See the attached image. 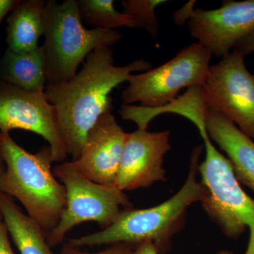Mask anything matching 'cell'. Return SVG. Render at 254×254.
I'll use <instances>...</instances> for the list:
<instances>
[{
    "label": "cell",
    "instance_id": "d4e9b609",
    "mask_svg": "<svg viewBox=\"0 0 254 254\" xmlns=\"http://www.w3.org/2000/svg\"><path fill=\"white\" fill-rule=\"evenodd\" d=\"M5 170V163L4 161V159L2 158V155L1 154V152H0V174L3 173Z\"/></svg>",
    "mask_w": 254,
    "mask_h": 254
},
{
    "label": "cell",
    "instance_id": "5bb4252c",
    "mask_svg": "<svg viewBox=\"0 0 254 254\" xmlns=\"http://www.w3.org/2000/svg\"><path fill=\"white\" fill-rule=\"evenodd\" d=\"M44 0L20 1L7 18L6 41L8 50L15 53H26L38 48L44 35Z\"/></svg>",
    "mask_w": 254,
    "mask_h": 254
},
{
    "label": "cell",
    "instance_id": "3957f363",
    "mask_svg": "<svg viewBox=\"0 0 254 254\" xmlns=\"http://www.w3.org/2000/svg\"><path fill=\"white\" fill-rule=\"evenodd\" d=\"M0 152L5 163L0 174V191L18 200L48 237L66 206L64 187L52 170L49 145L33 154L9 133L0 132Z\"/></svg>",
    "mask_w": 254,
    "mask_h": 254
},
{
    "label": "cell",
    "instance_id": "6da1fadb",
    "mask_svg": "<svg viewBox=\"0 0 254 254\" xmlns=\"http://www.w3.org/2000/svg\"><path fill=\"white\" fill-rule=\"evenodd\" d=\"M74 76L64 83L48 84L45 94L56 110L58 127L68 155L76 160L87 134L98 119L113 110L110 93L135 71H149L144 59L125 66L115 64L113 50L101 47L92 52Z\"/></svg>",
    "mask_w": 254,
    "mask_h": 254
},
{
    "label": "cell",
    "instance_id": "277c9868",
    "mask_svg": "<svg viewBox=\"0 0 254 254\" xmlns=\"http://www.w3.org/2000/svg\"><path fill=\"white\" fill-rule=\"evenodd\" d=\"M43 36L48 84L68 81L92 52L101 47L110 48L122 38L115 30L85 28L77 0L46 1Z\"/></svg>",
    "mask_w": 254,
    "mask_h": 254
},
{
    "label": "cell",
    "instance_id": "8992f818",
    "mask_svg": "<svg viewBox=\"0 0 254 254\" xmlns=\"http://www.w3.org/2000/svg\"><path fill=\"white\" fill-rule=\"evenodd\" d=\"M66 191V206L58 225L47 237L51 248L63 243L68 232L85 222H95L103 229L111 225L132 205L125 191L99 185L82 175L73 161L53 169Z\"/></svg>",
    "mask_w": 254,
    "mask_h": 254
},
{
    "label": "cell",
    "instance_id": "cb8c5ba5",
    "mask_svg": "<svg viewBox=\"0 0 254 254\" xmlns=\"http://www.w3.org/2000/svg\"><path fill=\"white\" fill-rule=\"evenodd\" d=\"M133 254H159L158 250L152 242H145L137 246Z\"/></svg>",
    "mask_w": 254,
    "mask_h": 254
},
{
    "label": "cell",
    "instance_id": "9a60e30c",
    "mask_svg": "<svg viewBox=\"0 0 254 254\" xmlns=\"http://www.w3.org/2000/svg\"><path fill=\"white\" fill-rule=\"evenodd\" d=\"M0 213L9 236L21 254H54L46 233L23 213L14 199L0 191Z\"/></svg>",
    "mask_w": 254,
    "mask_h": 254
},
{
    "label": "cell",
    "instance_id": "4316f807",
    "mask_svg": "<svg viewBox=\"0 0 254 254\" xmlns=\"http://www.w3.org/2000/svg\"><path fill=\"white\" fill-rule=\"evenodd\" d=\"M2 220H3V219H2V215H1V213H0V222H1V221H2Z\"/></svg>",
    "mask_w": 254,
    "mask_h": 254
},
{
    "label": "cell",
    "instance_id": "603a6c76",
    "mask_svg": "<svg viewBox=\"0 0 254 254\" xmlns=\"http://www.w3.org/2000/svg\"><path fill=\"white\" fill-rule=\"evenodd\" d=\"M19 1L16 0H0V23L6 15L17 6Z\"/></svg>",
    "mask_w": 254,
    "mask_h": 254
},
{
    "label": "cell",
    "instance_id": "7402d4cb",
    "mask_svg": "<svg viewBox=\"0 0 254 254\" xmlns=\"http://www.w3.org/2000/svg\"><path fill=\"white\" fill-rule=\"evenodd\" d=\"M236 50L245 55L252 54L254 53V32L250 36L246 38L244 41L241 42Z\"/></svg>",
    "mask_w": 254,
    "mask_h": 254
},
{
    "label": "cell",
    "instance_id": "9c48e42d",
    "mask_svg": "<svg viewBox=\"0 0 254 254\" xmlns=\"http://www.w3.org/2000/svg\"><path fill=\"white\" fill-rule=\"evenodd\" d=\"M13 129L33 132L49 143L53 163L68 155L57 119L56 110L44 92H31L0 83V132Z\"/></svg>",
    "mask_w": 254,
    "mask_h": 254
},
{
    "label": "cell",
    "instance_id": "ac0fdd59",
    "mask_svg": "<svg viewBox=\"0 0 254 254\" xmlns=\"http://www.w3.org/2000/svg\"><path fill=\"white\" fill-rule=\"evenodd\" d=\"M165 0H123V12L134 18L138 27L146 30L153 38L159 33V23L155 9L165 4Z\"/></svg>",
    "mask_w": 254,
    "mask_h": 254
},
{
    "label": "cell",
    "instance_id": "ffe728a7",
    "mask_svg": "<svg viewBox=\"0 0 254 254\" xmlns=\"http://www.w3.org/2000/svg\"><path fill=\"white\" fill-rule=\"evenodd\" d=\"M0 254H16L10 243L9 235L4 222H0Z\"/></svg>",
    "mask_w": 254,
    "mask_h": 254
},
{
    "label": "cell",
    "instance_id": "5b68a950",
    "mask_svg": "<svg viewBox=\"0 0 254 254\" xmlns=\"http://www.w3.org/2000/svg\"><path fill=\"white\" fill-rule=\"evenodd\" d=\"M203 141L205 158L198 169L207 190L203 209L230 238H239L250 230L245 254H254V200L242 190L230 160L215 148L210 137Z\"/></svg>",
    "mask_w": 254,
    "mask_h": 254
},
{
    "label": "cell",
    "instance_id": "7a4b0ae2",
    "mask_svg": "<svg viewBox=\"0 0 254 254\" xmlns=\"http://www.w3.org/2000/svg\"><path fill=\"white\" fill-rule=\"evenodd\" d=\"M202 149L200 145L193 149L186 182L173 197L151 208L124 210L109 227L94 233L70 239L68 242L81 247L117 243L138 245L150 242L159 254L168 252L172 238L181 230L185 223L187 209L195 202L203 201L206 196L204 186L196 180L198 158Z\"/></svg>",
    "mask_w": 254,
    "mask_h": 254
},
{
    "label": "cell",
    "instance_id": "2e32d148",
    "mask_svg": "<svg viewBox=\"0 0 254 254\" xmlns=\"http://www.w3.org/2000/svg\"><path fill=\"white\" fill-rule=\"evenodd\" d=\"M0 76L4 83L31 92H44L47 83L43 46L26 53L6 50L0 61Z\"/></svg>",
    "mask_w": 254,
    "mask_h": 254
},
{
    "label": "cell",
    "instance_id": "d6986e66",
    "mask_svg": "<svg viewBox=\"0 0 254 254\" xmlns=\"http://www.w3.org/2000/svg\"><path fill=\"white\" fill-rule=\"evenodd\" d=\"M137 246L129 243H117L110 245L109 247L101 252L88 253L82 251L81 247H76L68 242L63 246L60 254H133Z\"/></svg>",
    "mask_w": 254,
    "mask_h": 254
},
{
    "label": "cell",
    "instance_id": "30bf717a",
    "mask_svg": "<svg viewBox=\"0 0 254 254\" xmlns=\"http://www.w3.org/2000/svg\"><path fill=\"white\" fill-rule=\"evenodd\" d=\"M192 38L216 58H223L254 32V0H225L218 9L193 10Z\"/></svg>",
    "mask_w": 254,
    "mask_h": 254
},
{
    "label": "cell",
    "instance_id": "44dd1931",
    "mask_svg": "<svg viewBox=\"0 0 254 254\" xmlns=\"http://www.w3.org/2000/svg\"><path fill=\"white\" fill-rule=\"evenodd\" d=\"M195 1H190L185 5L182 9L179 10L174 15V18L175 21L178 24H183L186 21V20L190 19V16H191L192 12L193 11V5L195 4Z\"/></svg>",
    "mask_w": 254,
    "mask_h": 254
},
{
    "label": "cell",
    "instance_id": "52a82bcc",
    "mask_svg": "<svg viewBox=\"0 0 254 254\" xmlns=\"http://www.w3.org/2000/svg\"><path fill=\"white\" fill-rule=\"evenodd\" d=\"M212 57L208 50L195 43L158 67L131 74L122 94L123 105L139 103L141 108L159 109L176 99L183 88L203 86Z\"/></svg>",
    "mask_w": 254,
    "mask_h": 254
},
{
    "label": "cell",
    "instance_id": "4fadbf2b",
    "mask_svg": "<svg viewBox=\"0 0 254 254\" xmlns=\"http://www.w3.org/2000/svg\"><path fill=\"white\" fill-rule=\"evenodd\" d=\"M204 118L209 137L226 153L237 180L254 192V141L226 117L206 107Z\"/></svg>",
    "mask_w": 254,
    "mask_h": 254
},
{
    "label": "cell",
    "instance_id": "e0dca14e",
    "mask_svg": "<svg viewBox=\"0 0 254 254\" xmlns=\"http://www.w3.org/2000/svg\"><path fill=\"white\" fill-rule=\"evenodd\" d=\"M114 4L113 0H79L78 8L82 21L95 28L107 30L138 28L134 18L117 11Z\"/></svg>",
    "mask_w": 254,
    "mask_h": 254
},
{
    "label": "cell",
    "instance_id": "7c38bea8",
    "mask_svg": "<svg viewBox=\"0 0 254 254\" xmlns=\"http://www.w3.org/2000/svg\"><path fill=\"white\" fill-rule=\"evenodd\" d=\"M113 110L98 119L87 134L79 158L73 160L86 178L108 187H115L127 133Z\"/></svg>",
    "mask_w": 254,
    "mask_h": 254
},
{
    "label": "cell",
    "instance_id": "484cf974",
    "mask_svg": "<svg viewBox=\"0 0 254 254\" xmlns=\"http://www.w3.org/2000/svg\"><path fill=\"white\" fill-rule=\"evenodd\" d=\"M218 254H234L233 252L230 251L222 250L218 252Z\"/></svg>",
    "mask_w": 254,
    "mask_h": 254
},
{
    "label": "cell",
    "instance_id": "ba28073f",
    "mask_svg": "<svg viewBox=\"0 0 254 254\" xmlns=\"http://www.w3.org/2000/svg\"><path fill=\"white\" fill-rule=\"evenodd\" d=\"M235 49L209 68L200 93L205 106L232 122L254 141V73Z\"/></svg>",
    "mask_w": 254,
    "mask_h": 254
},
{
    "label": "cell",
    "instance_id": "8fae6325",
    "mask_svg": "<svg viewBox=\"0 0 254 254\" xmlns=\"http://www.w3.org/2000/svg\"><path fill=\"white\" fill-rule=\"evenodd\" d=\"M170 131L137 129L127 133L115 187L133 190L165 181L164 156L170 150Z\"/></svg>",
    "mask_w": 254,
    "mask_h": 254
}]
</instances>
